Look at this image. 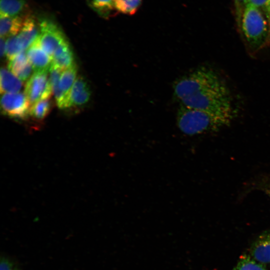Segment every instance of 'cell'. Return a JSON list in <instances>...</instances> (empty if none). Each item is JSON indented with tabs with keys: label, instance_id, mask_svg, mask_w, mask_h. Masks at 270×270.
<instances>
[{
	"label": "cell",
	"instance_id": "obj_24",
	"mask_svg": "<svg viewBox=\"0 0 270 270\" xmlns=\"http://www.w3.org/2000/svg\"><path fill=\"white\" fill-rule=\"evenodd\" d=\"M0 270H22L10 258L6 256L0 258Z\"/></svg>",
	"mask_w": 270,
	"mask_h": 270
},
{
	"label": "cell",
	"instance_id": "obj_20",
	"mask_svg": "<svg viewBox=\"0 0 270 270\" xmlns=\"http://www.w3.org/2000/svg\"><path fill=\"white\" fill-rule=\"evenodd\" d=\"M142 0H114L115 10L127 15L134 14L140 8Z\"/></svg>",
	"mask_w": 270,
	"mask_h": 270
},
{
	"label": "cell",
	"instance_id": "obj_10",
	"mask_svg": "<svg viewBox=\"0 0 270 270\" xmlns=\"http://www.w3.org/2000/svg\"><path fill=\"white\" fill-rule=\"evenodd\" d=\"M9 70L22 81H24L31 76L33 68L30 62L26 52L22 51L9 60Z\"/></svg>",
	"mask_w": 270,
	"mask_h": 270
},
{
	"label": "cell",
	"instance_id": "obj_5",
	"mask_svg": "<svg viewBox=\"0 0 270 270\" xmlns=\"http://www.w3.org/2000/svg\"><path fill=\"white\" fill-rule=\"evenodd\" d=\"M48 71L34 72L27 82L24 94L30 106L45 99L50 98L52 92Z\"/></svg>",
	"mask_w": 270,
	"mask_h": 270
},
{
	"label": "cell",
	"instance_id": "obj_23",
	"mask_svg": "<svg viewBox=\"0 0 270 270\" xmlns=\"http://www.w3.org/2000/svg\"><path fill=\"white\" fill-rule=\"evenodd\" d=\"M236 24L239 23L249 0H234Z\"/></svg>",
	"mask_w": 270,
	"mask_h": 270
},
{
	"label": "cell",
	"instance_id": "obj_21",
	"mask_svg": "<svg viewBox=\"0 0 270 270\" xmlns=\"http://www.w3.org/2000/svg\"><path fill=\"white\" fill-rule=\"evenodd\" d=\"M234 270H266L262 264L249 256L241 258Z\"/></svg>",
	"mask_w": 270,
	"mask_h": 270
},
{
	"label": "cell",
	"instance_id": "obj_25",
	"mask_svg": "<svg viewBox=\"0 0 270 270\" xmlns=\"http://www.w3.org/2000/svg\"><path fill=\"white\" fill-rule=\"evenodd\" d=\"M248 4L262 10L268 18L270 10V0H249Z\"/></svg>",
	"mask_w": 270,
	"mask_h": 270
},
{
	"label": "cell",
	"instance_id": "obj_8",
	"mask_svg": "<svg viewBox=\"0 0 270 270\" xmlns=\"http://www.w3.org/2000/svg\"><path fill=\"white\" fill-rule=\"evenodd\" d=\"M38 30H38L35 18L27 15L22 30L16 35L18 42L23 50L28 49L37 40L40 34Z\"/></svg>",
	"mask_w": 270,
	"mask_h": 270
},
{
	"label": "cell",
	"instance_id": "obj_4",
	"mask_svg": "<svg viewBox=\"0 0 270 270\" xmlns=\"http://www.w3.org/2000/svg\"><path fill=\"white\" fill-rule=\"evenodd\" d=\"M39 26L40 44L44 50L52 58L58 47L68 42L62 31L54 22L43 19Z\"/></svg>",
	"mask_w": 270,
	"mask_h": 270
},
{
	"label": "cell",
	"instance_id": "obj_6",
	"mask_svg": "<svg viewBox=\"0 0 270 270\" xmlns=\"http://www.w3.org/2000/svg\"><path fill=\"white\" fill-rule=\"evenodd\" d=\"M30 102L22 93L4 94L1 97L2 112L10 117L24 119L30 114Z\"/></svg>",
	"mask_w": 270,
	"mask_h": 270
},
{
	"label": "cell",
	"instance_id": "obj_7",
	"mask_svg": "<svg viewBox=\"0 0 270 270\" xmlns=\"http://www.w3.org/2000/svg\"><path fill=\"white\" fill-rule=\"evenodd\" d=\"M26 54L34 72L50 70L52 59L41 46L38 37L27 49Z\"/></svg>",
	"mask_w": 270,
	"mask_h": 270
},
{
	"label": "cell",
	"instance_id": "obj_15",
	"mask_svg": "<svg viewBox=\"0 0 270 270\" xmlns=\"http://www.w3.org/2000/svg\"><path fill=\"white\" fill-rule=\"evenodd\" d=\"M22 80L5 68L0 73V91L1 94L18 93L22 87Z\"/></svg>",
	"mask_w": 270,
	"mask_h": 270
},
{
	"label": "cell",
	"instance_id": "obj_3",
	"mask_svg": "<svg viewBox=\"0 0 270 270\" xmlns=\"http://www.w3.org/2000/svg\"><path fill=\"white\" fill-rule=\"evenodd\" d=\"M233 118V116L216 114L180 104L176 122L183 133L193 136L217 132L228 126Z\"/></svg>",
	"mask_w": 270,
	"mask_h": 270
},
{
	"label": "cell",
	"instance_id": "obj_27",
	"mask_svg": "<svg viewBox=\"0 0 270 270\" xmlns=\"http://www.w3.org/2000/svg\"><path fill=\"white\" fill-rule=\"evenodd\" d=\"M6 40L4 38L0 37V54L2 58L6 55Z\"/></svg>",
	"mask_w": 270,
	"mask_h": 270
},
{
	"label": "cell",
	"instance_id": "obj_22",
	"mask_svg": "<svg viewBox=\"0 0 270 270\" xmlns=\"http://www.w3.org/2000/svg\"><path fill=\"white\" fill-rule=\"evenodd\" d=\"M22 51L24 50L20 47L16 35L8 38L6 40V56L9 60Z\"/></svg>",
	"mask_w": 270,
	"mask_h": 270
},
{
	"label": "cell",
	"instance_id": "obj_29",
	"mask_svg": "<svg viewBox=\"0 0 270 270\" xmlns=\"http://www.w3.org/2000/svg\"><path fill=\"white\" fill-rule=\"evenodd\" d=\"M270 15V14H269ZM269 18V17H268Z\"/></svg>",
	"mask_w": 270,
	"mask_h": 270
},
{
	"label": "cell",
	"instance_id": "obj_28",
	"mask_svg": "<svg viewBox=\"0 0 270 270\" xmlns=\"http://www.w3.org/2000/svg\"><path fill=\"white\" fill-rule=\"evenodd\" d=\"M268 20H269L270 26V15H269Z\"/></svg>",
	"mask_w": 270,
	"mask_h": 270
},
{
	"label": "cell",
	"instance_id": "obj_18",
	"mask_svg": "<svg viewBox=\"0 0 270 270\" xmlns=\"http://www.w3.org/2000/svg\"><path fill=\"white\" fill-rule=\"evenodd\" d=\"M52 109V102L49 98L40 100L30 106V115L33 118L42 120L45 118Z\"/></svg>",
	"mask_w": 270,
	"mask_h": 270
},
{
	"label": "cell",
	"instance_id": "obj_12",
	"mask_svg": "<svg viewBox=\"0 0 270 270\" xmlns=\"http://www.w3.org/2000/svg\"><path fill=\"white\" fill-rule=\"evenodd\" d=\"M252 258L262 264H270V232L261 235L252 246Z\"/></svg>",
	"mask_w": 270,
	"mask_h": 270
},
{
	"label": "cell",
	"instance_id": "obj_17",
	"mask_svg": "<svg viewBox=\"0 0 270 270\" xmlns=\"http://www.w3.org/2000/svg\"><path fill=\"white\" fill-rule=\"evenodd\" d=\"M77 67L74 64L64 70L60 78V87L65 95L70 98L72 86L76 78Z\"/></svg>",
	"mask_w": 270,
	"mask_h": 270
},
{
	"label": "cell",
	"instance_id": "obj_9",
	"mask_svg": "<svg viewBox=\"0 0 270 270\" xmlns=\"http://www.w3.org/2000/svg\"><path fill=\"white\" fill-rule=\"evenodd\" d=\"M91 90L86 80L82 76H78L70 90V107L84 106L89 101Z\"/></svg>",
	"mask_w": 270,
	"mask_h": 270
},
{
	"label": "cell",
	"instance_id": "obj_16",
	"mask_svg": "<svg viewBox=\"0 0 270 270\" xmlns=\"http://www.w3.org/2000/svg\"><path fill=\"white\" fill-rule=\"evenodd\" d=\"M27 8L26 0H0V16H24Z\"/></svg>",
	"mask_w": 270,
	"mask_h": 270
},
{
	"label": "cell",
	"instance_id": "obj_13",
	"mask_svg": "<svg viewBox=\"0 0 270 270\" xmlns=\"http://www.w3.org/2000/svg\"><path fill=\"white\" fill-rule=\"evenodd\" d=\"M52 58L51 66L62 71L75 64L74 54L68 42L58 47Z\"/></svg>",
	"mask_w": 270,
	"mask_h": 270
},
{
	"label": "cell",
	"instance_id": "obj_26",
	"mask_svg": "<svg viewBox=\"0 0 270 270\" xmlns=\"http://www.w3.org/2000/svg\"><path fill=\"white\" fill-rule=\"evenodd\" d=\"M258 186L270 198V176L264 178L260 181Z\"/></svg>",
	"mask_w": 270,
	"mask_h": 270
},
{
	"label": "cell",
	"instance_id": "obj_1",
	"mask_svg": "<svg viewBox=\"0 0 270 270\" xmlns=\"http://www.w3.org/2000/svg\"><path fill=\"white\" fill-rule=\"evenodd\" d=\"M174 94L180 104L212 113L233 116L230 90L211 68L200 67L177 80Z\"/></svg>",
	"mask_w": 270,
	"mask_h": 270
},
{
	"label": "cell",
	"instance_id": "obj_11",
	"mask_svg": "<svg viewBox=\"0 0 270 270\" xmlns=\"http://www.w3.org/2000/svg\"><path fill=\"white\" fill-rule=\"evenodd\" d=\"M50 81L56 104L60 109L70 107V98L64 93L60 85V78L62 70L50 66Z\"/></svg>",
	"mask_w": 270,
	"mask_h": 270
},
{
	"label": "cell",
	"instance_id": "obj_14",
	"mask_svg": "<svg viewBox=\"0 0 270 270\" xmlns=\"http://www.w3.org/2000/svg\"><path fill=\"white\" fill-rule=\"evenodd\" d=\"M26 16H0V37L6 38L16 36L22 30Z\"/></svg>",
	"mask_w": 270,
	"mask_h": 270
},
{
	"label": "cell",
	"instance_id": "obj_19",
	"mask_svg": "<svg viewBox=\"0 0 270 270\" xmlns=\"http://www.w3.org/2000/svg\"><path fill=\"white\" fill-rule=\"evenodd\" d=\"M90 6L100 16L108 18L115 10L114 0H92Z\"/></svg>",
	"mask_w": 270,
	"mask_h": 270
},
{
	"label": "cell",
	"instance_id": "obj_2",
	"mask_svg": "<svg viewBox=\"0 0 270 270\" xmlns=\"http://www.w3.org/2000/svg\"><path fill=\"white\" fill-rule=\"evenodd\" d=\"M237 27L243 40L252 54H256L270 42V26L266 14L248 4Z\"/></svg>",
	"mask_w": 270,
	"mask_h": 270
}]
</instances>
